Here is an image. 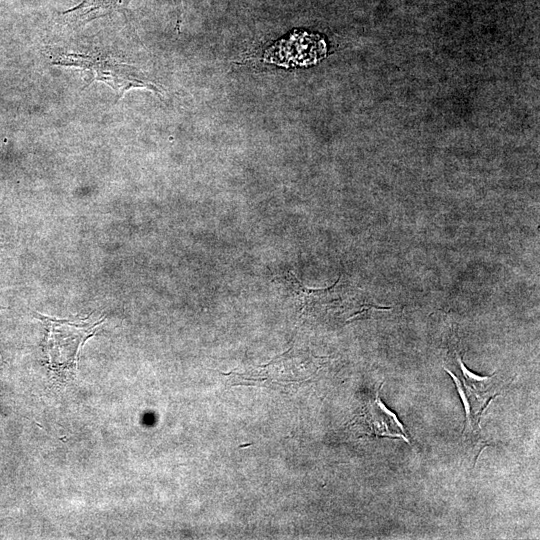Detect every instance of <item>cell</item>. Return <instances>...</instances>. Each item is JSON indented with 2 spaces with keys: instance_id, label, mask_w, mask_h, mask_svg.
<instances>
[{
  "instance_id": "cell-2",
  "label": "cell",
  "mask_w": 540,
  "mask_h": 540,
  "mask_svg": "<svg viewBox=\"0 0 540 540\" xmlns=\"http://www.w3.org/2000/svg\"><path fill=\"white\" fill-rule=\"evenodd\" d=\"M53 63L88 70L91 77L86 86L93 81L103 82L118 94V99L132 88H146L159 92L157 87L142 78L133 67L101 54L83 55L59 52L53 57Z\"/></svg>"
},
{
  "instance_id": "cell-4",
  "label": "cell",
  "mask_w": 540,
  "mask_h": 540,
  "mask_svg": "<svg viewBox=\"0 0 540 540\" xmlns=\"http://www.w3.org/2000/svg\"><path fill=\"white\" fill-rule=\"evenodd\" d=\"M445 370H446V372L448 374L451 375V377L453 378V380H454V382L456 384L457 390L459 392V395H460V397L462 399V402H463V405H464V408H465L467 424L471 426L472 421H471V414H470L471 413L470 405H469L468 399H467V397H466V395H465V393L463 391L461 383H460L459 379L451 371H449L447 369H445Z\"/></svg>"
},
{
  "instance_id": "cell-3",
  "label": "cell",
  "mask_w": 540,
  "mask_h": 540,
  "mask_svg": "<svg viewBox=\"0 0 540 540\" xmlns=\"http://www.w3.org/2000/svg\"><path fill=\"white\" fill-rule=\"evenodd\" d=\"M132 0H82L77 6L63 12L66 23L85 24L110 12L124 10Z\"/></svg>"
},
{
  "instance_id": "cell-1",
  "label": "cell",
  "mask_w": 540,
  "mask_h": 540,
  "mask_svg": "<svg viewBox=\"0 0 540 540\" xmlns=\"http://www.w3.org/2000/svg\"><path fill=\"white\" fill-rule=\"evenodd\" d=\"M39 319L47 329L44 349L51 370L63 378L74 376L81 348L101 327L104 318L76 323L39 314Z\"/></svg>"
}]
</instances>
